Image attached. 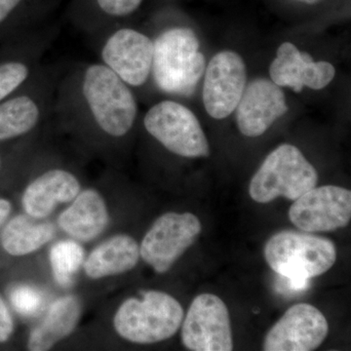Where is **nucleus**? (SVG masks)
I'll return each instance as SVG.
<instances>
[{
    "label": "nucleus",
    "instance_id": "1",
    "mask_svg": "<svg viewBox=\"0 0 351 351\" xmlns=\"http://www.w3.org/2000/svg\"><path fill=\"white\" fill-rule=\"evenodd\" d=\"M53 112L120 138L135 125L138 104L131 88L100 62L80 64L56 82Z\"/></svg>",
    "mask_w": 351,
    "mask_h": 351
},
{
    "label": "nucleus",
    "instance_id": "2",
    "mask_svg": "<svg viewBox=\"0 0 351 351\" xmlns=\"http://www.w3.org/2000/svg\"><path fill=\"white\" fill-rule=\"evenodd\" d=\"M195 31L188 27H170L154 39L152 76L164 93L189 97L195 93L206 61L199 51Z\"/></svg>",
    "mask_w": 351,
    "mask_h": 351
},
{
    "label": "nucleus",
    "instance_id": "3",
    "mask_svg": "<svg viewBox=\"0 0 351 351\" xmlns=\"http://www.w3.org/2000/svg\"><path fill=\"white\" fill-rule=\"evenodd\" d=\"M182 319L184 309L174 297L151 290L122 302L113 317V328L130 343L151 345L172 338Z\"/></svg>",
    "mask_w": 351,
    "mask_h": 351
},
{
    "label": "nucleus",
    "instance_id": "4",
    "mask_svg": "<svg viewBox=\"0 0 351 351\" xmlns=\"http://www.w3.org/2000/svg\"><path fill=\"white\" fill-rule=\"evenodd\" d=\"M265 258L279 276L290 280H308L322 276L337 260L331 240L309 232L283 230L270 237Z\"/></svg>",
    "mask_w": 351,
    "mask_h": 351
},
{
    "label": "nucleus",
    "instance_id": "5",
    "mask_svg": "<svg viewBox=\"0 0 351 351\" xmlns=\"http://www.w3.org/2000/svg\"><path fill=\"white\" fill-rule=\"evenodd\" d=\"M317 171L295 145L283 144L270 152L252 178L249 193L258 203L277 197L295 200L316 186Z\"/></svg>",
    "mask_w": 351,
    "mask_h": 351
},
{
    "label": "nucleus",
    "instance_id": "6",
    "mask_svg": "<svg viewBox=\"0 0 351 351\" xmlns=\"http://www.w3.org/2000/svg\"><path fill=\"white\" fill-rule=\"evenodd\" d=\"M143 122L147 133L176 156H209L206 135L195 113L186 106L171 100L159 101L147 110Z\"/></svg>",
    "mask_w": 351,
    "mask_h": 351
},
{
    "label": "nucleus",
    "instance_id": "7",
    "mask_svg": "<svg viewBox=\"0 0 351 351\" xmlns=\"http://www.w3.org/2000/svg\"><path fill=\"white\" fill-rule=\"evenodd\" d=\"M101 34V63L131 89L144 86L152 76L154 40L142 32L125 25H117Z\"/></svg>",
    "mask_w": 351,
    "mask_h": 351
},
{
    "label": "nucleus",
    "instance_id": "8",
    "mask_svg": "<svg viewBox=\"0 0 351 351\" xmlns=\"http://www.w3.org/2000/svg\"><path fill=\"white\" fill-rule=\"evenodd\" d=\"M191 213L163 214L152 223L140 245V255L157 274H165L191 246L201 232Z\"/></svg>",
    "mask_w": 351,
    "mask_h": 351
},
{
    "label": "nucleus",
    "instance_id": "9",
    "mask_svg": "<svg viewBox=\"0 0 351 351\" xmlns=\"http://www.w3.org/2000/svg\"><path fill=\"white\" fill-rule=\"evenodd\" d=\"M57 80L41 71L19 93L0 103V144L29 135L53 112Z\"/></svg>",
    "mask_w": 351,
    "mask_h": 351
},
{
    "label": "nucleus",
    "instance_id": "10",
    "mask_svg": "<svg viewBox=\"0 0 351 351\" xmlns=\"http://www.w3.org/2000/svg\"><path fill=\"white\" fill-rule=\"evenodd\" d=\"M182 322V345L193 351L233 350L230 313L218 295H197Z\"/></svg>",
    "mask_w": 351,
    "mask_h": 351
},
{
    "label": "nucleus",
    "instance_id": "11",
    "mask_svg": "<svg viewBox=\"0 0 351 351\" xmlns=\"http://www.w3.org/2000/svg\"><path fill=\"white\" fill-rule=\"evenodd\" d=\"M289 219L304 232H334L346 228L351 219L350 191L337 186H314L294 200Z\"/></svg>",
    "mask_w": 351,
    "mask_h": 351
},
{
    "label": "nucleus",
    "instance_id": "12",
    "mask_svg": "<svg viewBox=\"0 0 351 351\" xmlns=\"http://www.w3.org/2000/svg\"><path fill=\"white\" fill-rule=\"evenodd\" d=\"M204 73L205 110L215 119H226L234 112L246 87L244 60L234 51H221L212 58Z\"/></svg>",
    "mask_w": 351,
    "mask_h": 351
},
{
    "label": "nucleus",
    "instance_id": "13",
    "mask_svg": "<svg viewBox=\"0 0 351 351\" xmlns=\"http://www.w3.org/2000/svg\"><path fill=\"white\" fill-rule=\"evenodd\" d=\"M329 332L326 317L309 304L291 306L263 341L265 351H311L322 345Z\"/></svg>",
    "mask_w": 351,
    "mask_h": 351
},
{
    "label": "nucleus",
    "instance_id": "14",
    "mask_svg": "<svg viewBox=\"0 0 351 351\" xmlns=\"http://www.w3.org/2000/svg\"><path fill=\"white\" fill-rule=\"evenodd\" d=\"M237 123L246 137H260L288 112L283 90L271 80L256 78L246 87L237 108Z\"/></svg>",
    "mask_w": 351,
    "mask_h": 351
},
{
    "label": "nucleus",
    "instance_id": "15",
    "mask_svg": "<svg viewBox=\"0 0 351 351\" xmlns=\"http://www.w3.org/2000/svg\"><path fill=\"white\" fill-rule=\"evenodd\" d=\"M336 69L331 63L314 62L306 52L291 43H284L277 49L276 59L269 66L270 80L280 87H289L301 93L304 87L321 90L334 80Z\"/></svg>",
    "mask_w": 351,
    "mask_h": 351
},
{
    "label": "nucleus",
    "instance_id": "16",
    "mask_svg": "<svg viewBox=\"0 0 351 351\" xmlns=\"http://www.w3.org/2000/svg\"><path fill=\"white\" fill-rule=\"evenodd\" d=\"M40 39L32 34L0 44V103L24 90L41 73Z\"/></svg>",
    "mask_w": 351,
    "mask_h": 351
},
{
    "label": "nucleus",
    "instance_id": "17",
    "mask_svg": "<svg viewBox=\"0 0 351 351\" xmlns=\"http://www.w3.org/2000/svg\"><path fill=\"white\" fill-rule=\"evenodd\" d=\"M82 191L80 180L63 168H51L38 175L25 189L22 205L31 218L49 216L57 205L71 202Z\"/></svg>",
    "mask_w": 351,
    "mask_h": 351
},
{
    "label": "nucleus",
    "instance_id": "18",
    "mask_svg": "<svg viewBox=\"0 0 351 351\" xmlns=\"http://www.w3.org/2000/svg\"><path fill=\"white\" fill-rule=\"evenodd\" d=\"M110 215L106 201L93 189L80 191L73 204L60 215L58 225L69 237L78 241H91L107 228Z\"/></svg>",
    "mask_w": 351,
    "mask_h": 351
},
{
    "label": "nucleus",
    "instance_id": "19",
    "mask_svg": "<svg viewBox=\"0 0 351 351\" xmlns=\"http://www.w3.org/2000/svg\"><path fill=\"white\" fill-rule=\"evenodd\" d=\"M147 0H71L69 15L80 29L101 34L121 25L144 7Z\"/></svg>",
    "mask_w": 351,
    "mask_h": 351
},
{
    "label": "nucleus",
    "instance_id": "20",
    "mask_svg": "<svg viewBox=\"0 0 351 351\" xmlns=\"http://www.w3.org/2000/svg\"><path fill=\"white\" fill-rule=\"evenodd\" d=\"M140 245L133 237L117 234L99 245L83 262L89 278L98 280L130 271L140 260Z\"/></svg>",
    "mask_w": 351,
    "mask_h": 351
},
{
    "label": "nucleus",
    "instance_id": "21",
    "mask_svg": "<svg viewBox=\"0 0 351 351\" xmlns=\"http://www.w3.org/2000/svg\"><path fill=\"white\" fill-rule=\"evenodd\" d=\"M63 0H0V44L34 34Z\"/></svg>",
    "mask_w": 351,
    "mask_h": 351
},
{
    "label": "nucleus",
    "instance_id": "22",
    "mask_svg": "<svg viewBox=\"0 0 351 351\" xmlns=\"http://www.w3.org/2000/svg\"><path fill=\"white\" fill-rule=\"evenodd\" d=\"M82 315V304L75 295L60 298L51 306L43 322L34 328L27 339V350H49L69 336Z\"/></svg>",
    "mask_w": 351,
    "mask_h": 351
},
{
    "label": "nucleus",
    "instance_id": "23",
    "mask_svg": "<svg viewBox=\"0 0 351 351\" xmlns=\"http://www.w3.org/2000/svg\"><path fill=\"white\" fill-rule=\"evenodd\" d=\"M55 226L52 223H38L25 215L14 217L0 234V244L8 255L23 257L39 250L52 240Z\"/></svg>",
    "mask_w": 351,
    "mask_h": 351
},
{
    "label": "nucleus",
    "instance_id": "24",
    "mask_svg": "<svg viewBox=\"0 0 351 351\" xmlns=\"http://www.w3.org/2000/svg\"><path fill=\"white\" fill-rule=\"evenodd\" d=\"M49 258L55 281L62 287H68L83 265L84 250L77 242L60 241L51 248Z\"/></svg>",
    "mask_w": 351,
    "mask_h": 351
},
{
    "label": "nucleus",
    "instance_id": "25",
    "mask_svg": "<svg viewBox=\"0 0 351 351\" xmlns=\"http://www.w3.org/2000/svg\"><path fill=\"white\" fill-rule=\"evenodd\" d=\"M11 302L23 315H32L43 306V295L29 286H18L11 292Z\"/></svg>",
    "mask_w": 351,
    "mask_h": 351
},
{
    "label": "nucleus",
    "instance_id": "26",
    "mask_svg": "<svg viewBox=\"0 0 351 351\" xmlns=\"http://www.w3.org/2000/svg\"><path fill=\"white\" fill-rule=\"evenodd\" d=\"M14 332V320L10 311L0 295V343H6Z\"/></svg>",
    "mask_w": 351,
    "mask_h": 351
},
{
    "label": "nucleus",
    "instance_id": "27",
    "mask_svg": "<svg viewBox=\"0 0 351 351\" xmlns=\"http://www.w3.org/2000/svg\"><path fill=\"white\" fill-rule=\"evenodd\" d=\"M12 211V204L10 201L6 198H0V228L4 225V223L10 216Z\"/></svg>",
    "mask_w": 351,
    "mask_h": 351
},
{
    "label": "nucleus",
    "instance_id": "28",
    "mask_svg": "<svg viewBox=\"0 0 351 351\" xmlns=\"http://www.w3.org/2000/svg\"><path fill=\"white\" fill-rule=\"evenodd\" d=\"M288 1L301 4L302 6L316 7L321 5V4L326 3L327 0H288Z\"/></svg>",
    "mask_w": 351,
    "mask_h": 351
},
{
    "label": "nucleus",
    "instance_id": "29",
    "mask_svg": "<svg viewBox=\"0 0 351 351\" xmlns=\"http://www.w3.org/2000/svg\"><path fill=\"white\" fill-rule=\"evenodd\" d=\"M2 167H3V156H2V152H0V171H1Z\"/></svg>",
    "mask_w": 351,
    "mask_h": 351
}]
</instances>
